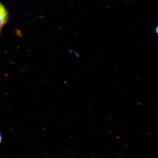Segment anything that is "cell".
<instances>
[{"instance_id": "6da1fadb", "label": "cell", "mask_w": 158, "mask_h": 158, "mask_svg": "<svg viewBox=\"0 0 158 158\" xmlns=\"http://www.w3.org/2000/svg\"><path fill=\"white\" fill-rule=\"evenodd\" d=\"M9 13L4 5L0 2V31L8 22Z\"/></svg>"}, {"instance_id": "7a4b0ae2", "label": "cell", "mask_w": 158, "mask_h": 158, "mask_svg": "<svg viewBox=\"0 0 158 158\" xmlns=\"http://www.w3.org/2000/svg\"><path fill=\"white\" fill-rule=\"evenodd\" d=\"M2 141V135H1V133H0V144H1V142Z\"/></svg>"}]
</instances>
